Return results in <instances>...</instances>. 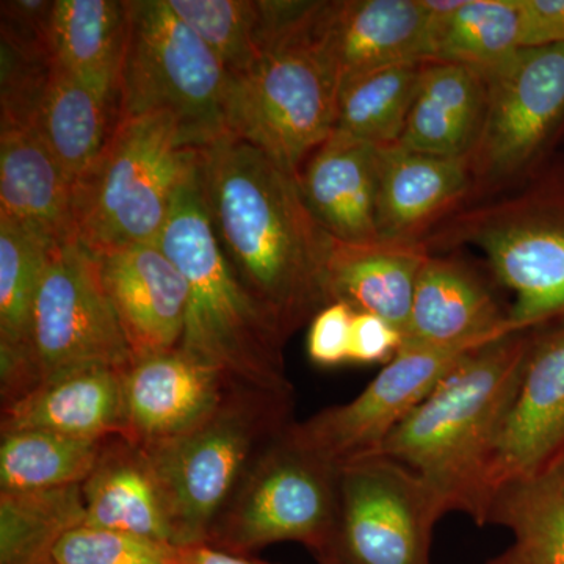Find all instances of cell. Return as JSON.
Masks as SVG:
<instances>
[{"label": "cell", "mask_w": 564, "mask_h": 564, "mask_svg": "<svg viewBox=\"0 0 564 564\" xmlns=\"http://www.w3.org/2000/svg\"><path fill=\"white\" fill-rule=\"evenodd\" d=\"M202 174L226 259L289 339L332 304L336 240L304 202L299 176L247 141L223 137L204 148Z\"/></svg>", "instance_id": "obj_1"}, {"label": "cell", "mask_w": 564, "mask_h": 564, "mask_svg": "<svg viewBox=\"0 0 564 564\" xmlns=\"http://www.w3.org/2000/svg\"><path fill=\"white\" fill-rule=\"evenodd\" d=\"M532 340L533 329H527L470 352L373 455L417 474L445 514L458 511L477 525H488L486 475Z\"/></svg>", "instance_id": "obj_2"}, {"label": "cell", "mask_w": 564, "mask_h": 564, "mask_svg": "<svg viewBox=\"0 0 564 564\" xmlns=\"http://www.w3.org/2000/svg\"><path fill=\"white\" fill-rule=\"evenodd\" d=\"M202 161L177 188L158 243L187 282L180 347L220 369L234 383L295 397L285 372L288 339L234 272L215 236Z\"/></svg>", "instance_id": "obj_3"}, {"label": "cell", "mask_w": 564, "mask_h": 564, "mask_svg": "<svg viewBox=\"0 0 564 564\" xmlns=\"http://www.w3.org/2000/svg\"><path fill=\"white\" fill-rule=\"evenodd\" d=\"M421 242L432 254L477 248L514 296L511 321L522 332L563 318L564 155L507 191L463 203Z\"/></svg>", "instance_id": "obj_4"}, {"label": "cell", "mask_w": 564, "mask_h": 564, "mask_svg": "<svg viewBox=\"0 0 564 564\" xmlns=\"http://www.w3.org/2000/svg\"><path fill=\"white\" fill-rule=\"evenodd\" d=\"M202 161L176 118H118L73 188L74 236L93 254L158 245L182 182Z\"/></svg>", "instance_id": "obj_5"}, {"label": "cell", "mask_w": 564, "mask_h": 564, "mask_svg": "<svg viewBox=\"0 0 564 564\" xmlns=\"http://www.w3.org/2000/svg\"><path fill=\"white\" fill-rule=\"evenodd\" d=\"M318 6L270 40L251 69L228 77L225 93L228 137L259 148L295 176L336 126L340 82L313 39Z\"/></svg>", "instance_id": "obj_6"}, {"label": "cell", "mask_w": 564, "mask_h": 564, "mask_svg": "<svg viewBox=\"0 0 564 564\" xmlns=\"http://www.w3.org/2000/svg\"><path fill=\"white\" fill-rule=\"evenodd\" d=\"M293 397L239 386L210 417L165 443L148 445L176 547L206 543L259 452L284 432Z\"/></svg>", "instance_id": "obj_7"}, {"label": "cell", "mask_w": 564, "mask_h": 564, "mask_svg": "<svg viewBox=\"0 0 564 564\" xmlns=\"http://www.w3.org/2000/svg\"><path fill=\"white\" fill-rule=\"evenodd\" d=\"M228 73L169 0H128V29L117 82L118 118L170 113L188 148L228 137Z\"/></svg>", "instance_id": "obj_8"}, {"label": "cell", "mask_w": 564, "mask_h": 564, "mask_svg": "<svg viewBox=\"0 0 564 564\" xmlns=\"http://www.w3.org/2000/svg\"><path fill=\"white\" fill-rule=\"evenodd\" d=\"M289 425L256 456L207 544L248 555L292 541L306 545L318 560L333 554L340 514L339 467L296 443Z\"/></svg>", "instance_id": "obj_9"}, {"label": "cell", "mask_w": 564, "mask_h": 564, "mask_svg": "<svg viewBox=\"0 0 564 564\" xmlns=\"http://www.w3.org/2000/svg\"><path fill=\"white\" fill-rule=\"evenodd\" d=\"M486 111L467 155L469 199L507 191L554 158L564 139V46L524 47L481 74Z\"/></svg>", "instance_id": "obj_10"}, {"label": "cell", "mask_w": 564, "mask_h": 564, "mask_svg": "<svg viewBox=\"0 0 564 564\" xmlns=\"http://www.w3.org/2000/svg\"><path fill=\"white\" fill-rule=\"evenodd\" d=\"M29 350L35 388L69 370H126L133 361L104 289L98 258L76 236L51 248L33 307Z\"/></svg>", "instance_id": "obj_11"}, {"label": "cell", "mask_w": 564, "mask_h": 564, "mask_svg": "<svg viewBox=\"0 0 564 564\" xmlns=\"http://www.w3.org/2000/svg\"><path fill=\"white\" fill-rule=\"evenodd\" d=\"M339 491L332 555L340 563L430 564L445 511L417 474L388 456H364L339 467Z\"/></svg>", "instance_id": "obj_12"}, {"label": "cell", "mask_w": 564, "mask_h": 564, "mask_svg": "<svg viewBox=\"0 0 564 564\" xmlns=\"http://www.w3.org/2000/svg\"><path fill=\"white\" fill-rule=\"evenodd\" d=\"M478 348L458 345L402 350L351 402L292 422L289 433L336 467L377 454L386 437Z\"/></svg>", "instance_id": "obj_13"}, {"label": "cell", "mask_w": 564, "mask_h": 564, "mask_svg": "<svg viewBox=\"0 0 564 564\" xmlns=\"http://www.w3.org/2000/svg\"><path fill=\"white\" fill-rule=\"evenodd\" d=\"M564 454V317L533 329L516 391L494 444L486 488L540 474ZM491 510V508H489Z\"/></svg>", "instance_id": "obj_14"}, {"label": "cell", "mask_w": 564, "mask_h": 564, "mask_svg": "<svg viewBox=\"0 0 564 564\" xmlns=\"http://www.w3.org/2000/svg\"><path fill=\"white\" fill-rule=\"evenodd\" d=\"M313 39L340 87L375 70L433 58L432 21L423 0H322Z\"/></svg>", "instance_id": "obj_15"}, {"label": "cell", "mask_w": 564, "mask_h": 564, "mask_svg": "<svg viewBox=\"0 0 564 564\" xmlns=\"http://www.w3.org/2000/svg\"><path fill=\"white\" fill-rule=\"evenodd\" d=\"M240 384L181 347L124 370L126 430L140 445L165 443L210 417Z\"/></svg>", "instance_id": "obj_16"}, {"label": "cell", "mask_w": 564, "mask_h": 564, "mask_svg": "<svg viewBox=\"0 0 564 564\" xmlns=\"http://www.w3.org/2000/svg\"><path fill=\"white\" fill-rule=\"evenodd\" d=\"M522 332L491 282L458 256L430 254L415 284L403 348L484 345ZM527 332V329H525Z\"/></svg>", "instance_id": "obj_17"}, {"label": "cell", "mask_w": 564, "mask_h": 564, "mask_svg": "<svg viewBox=\"0 0 564 564\" xmlns=\"http://www.w3.org/2000/svg\"><path fill=\"white\" fill-rule=\"evenodd\" d=\"M96 258L133 359L180 347L187 315V282L162 248L143 245Z\"/></svg>", "instance_id": "obj_18"}, {"label": "cell", "mask_w": 564, "mask_h": 564, "mask_svg": "<svg viewBox=\"0 0 564 564\" xmlns=\"http://www.w3.org/2000/svg\"><path fill=\"white\" fill-rule=\"evenodd\" d=\"M467 158H437L400 144L378 151L377 228L380 240H421L469 199Z\"/></svg>", "instance_id": "obj_19"}, {"label": "cell", "mask_w": 564, "mask_h": 564, "mask_svg": "<svg viewBox=\"0 0 564 564\" xmlns=\"http://www.w3.org/2000/svg\"><path fill=\"white\" fill-rule=\"evenodd\" d=\"M380 148L333 132L299 173L304 202L337 242L380 240L377 228Z\"/></svg>", "instance_id": "obj_20"}, {"label": "cell", "mask_w": 564, "mask_h": 564, "mask_svg": "<svg viewBox=\"0 0 564 564\" xmlns=\"http://www.w3.org/2000/svg\"><path fill=\"white\" fill-rule=\"evenodd\" d=\"M43 430L107 440L124 434V370L84 367L50 378L2 406L0 433Z\"/></svg>", "instance_id": "obj_21"}, {"label": "cell", "mask_w": 564, "mask_h": 564, "mask_svg": "<svg viewBox=\"0 0 564 564\" xmlns=\"http://www.w3.org/2000/svg\"><path fill=\"white\" fill-rule=\"evenodd\" d=\"M80 489L85 525L176 547L161 480L143 445L122 434L106 440Z\"/></svg>", "instance_id": "obj_22"}, {"label": "cell", "mask_w": 564, "mask_h": 564, "mask_svg": "<svg viewBox=\"0 0 564 564\" xmlns=\"http://www.w3.org/2000/svg\"><path fill=\"white\" fill-rule=\"evenodd\" d=\"M73 181L35 126H0V215L50 243L74 236Z\"/></svg>", "instance_id": "obj_23"}, {"label": "cell", "mask_w": 564, "mask_h": 564, "mask_svg": "<svg viewBox=\"0 0 564 564\" xmlns=\"http://www.w3.org/2000/svg\"><path fill=\"white\" fill-rule=\"evenodd\" d=\"M430 252L421 240L369 243L334 242L328 269L333 302L348 304L355 313H369L406 329L415 284Z\"/></svg>", "instance_id": "obj_24"}, {"label": "cell", "mask_w": 564, "mask_h": 564, "mask_svg": "<svg viewBox=\"0 0 564 564\" xmlns=\"http://www.w3.org/2000/svg\"><path fill=\"white\" fill-rule=\"evenodd\" d=\"M54 243L0 215V393L2 406L35 388L33 307Z\"/></svg>", "instance_id": "obj_25"}, {"label": "cell", "mask_w": 564, "mask_h": 564, "mask_svg": "<svg viewBox=\"0 0 564 564\" xmlns=\"http://www.w3.org/2000/svg\"><path fill=\"white\" fill-rule=\"evenodd\" d=\"M486 111V82L454 63L425 62L400 147L437 158H467Z\"/></svg>", "instance_id": "obj_26"}, {"label": "cell", "mask_w": 564, "mask_h": 564, "mask_svg": "<svg viewBox=\"0 0 564 564\" xmlns=\"http://www.w3.org/2000/svg\"><path fill=\"white\" fill-rule=\"evenodd\" d=\"M117 121V95L52 65L36 129L73 184L98 158Z\"/></svg>", "instance_id": "obj_27"}, {"label": "cell", "mask_w": 564, "mask_h": 564, "mask_svg": "<svg viewBox=\"0 0 564 564\" xmlns=\"http://www.w3.org/2000/svg\"><path fill=\"white\" fill-rule=\"evenodd\" d=\"M432 21V62L486 74L522 47L521 0H423Z\"/></svg>", "instance_id": "obj_28"}, {"label": "cell", "mask_w": 564, "mask_h": 564, "mask_svg": "<svg viewBox=\"0 0 564 564\" xmlns=\"http://www.w3.org/2000/svg\"><path fill=\"white\" fill-rule=\"evenodd\" d=\"M128 29V0H57L52 63L99 90L117 95Z\"/></svg>", "instance_id": "obj_29"}, {"label": "cell", "mask_w": 564, "mask_h": 564, "mask_svg": "<svg viewBox=\"0 0 564 564\" xmlns=\"http://www.w3.org/2000/svg\"><path fill=\"white\" fill-rule=\"evenodd\" d=\"M488 524L513 533L522 564H564V454L496 494Z\"/></svg>", "instance_id": "obj_30"}, {"label": "cell", "mask_w": 564, "mask_h": 564, "mask_svg": "<svg viewBox=\"0 0 564 564\" xmlns=\"http://www.w3.org/2000/svg\"><path fill=\"white\" fill-rule=\"evenodd\" d=\"M84 524L80 485L0 492V564H52L62 538Z\"/></svg>", "instance_id": "obj_31"}, {"label": "cell", "mask_w": 564, "mask_h": 564, "mask_svg": "<svg viewBox=\"0 0 564 564\" xmlns=\"http://www.w3.org/2000/svg\"><path fill=\"white\" fill-rule=\"evenodd\" d=\"M0 434V492L82 485L106 443V440H80L43 430Z\"/></svg>", "instance_id": "obj_32"}, {"label": "cell", "mask_w": 564, "mask_h": 564, "mask_svg": "<svg viewBox=\"0 0 564 564\" xmlns=\"http://www.w3.org/2000/svg\"><path fill=\"white\" fill-rule=\"evenodd\" d=\"M423 63L392 66L356 77L340 87L334 132L377 148L402 140L417 93Z\"/></svg>", "instance_id": "obj_33"}, {"label": "cell", "mask_w": 564, "mask_h": 564, "mask_svg": "<svg viewBox=\"0 0 564 564\" xmlns=\"http://www.w3.org/2000/svg\"><path fill=\"white\" fill-rule=\"evenodd\" d=\"M174 13L214 52L228 77L261 58L258 0H169Z\"/></svg>", "instance_id": "obj_34"}, {"label": "cell", "mask_w": 564, "mask_h": 564, "mask_svg": "<svg viewBox=\"0 0 564 564\" xmlns=\"http://www.w3.org/2000/svg\"><path fill=\"white\" fill-rule=\"evenodd\" d=\"M177 552L172 544L84 524L62 538L52 564H176Z\"/></svg>", "instance_id": "obj_35"}, {"label": "cell", "mask_w": 564, "mask_h": 564, "mask_svg": "<svg viewBox=\"0 0 564 564\" xmlns=\"http://www.w3.org/2000/svg\"><path fill=\"white\" fill-rule=\"evenodd\" d=\"M352 315L355 311L343 302H333L315 315L307 333L311 362L325 369L348 362Z\"/></svg>", "instance_id": "obj_36"}, {"label": "cell", "mask_w": 564, "mask_h": 564, "mask_svg": "<svg viewBox=\"0 0 564 564\" xmlns=\"http://www.w3.org/2000/svg\"><path fill=\"white\" fill-rule=\"evenodd\" d=\"M402 348L403 334L392 323L369 313L352 315L348 362L358 366H386Z\"/></svg>", "instance_id": "obj_37"}, {"label": "cell", "mask_w": 564, "mask_h": 564, "mask_svg": "<svg viewBox=\"0 0 564 564\" xmlns=\"http://www.w3.org/2000/svg\"><path fill=\"white\" fill-rule=\"evenodd\" d=\"M522 47L564 46V0H521Z\"/></svg>", "instance_id": "obj_38"}, {"label": "cell", "mask_w": 564, "mask_h": 564, "mask_svg": "<svg viewBox=\"0 0 564 564\" xmlns=\"http://www.w3.org/2000/svg\"><path fill=\"white\" fill-rule=\"evenodd\" d=\"M176 564H269L252 560L248 555L223 551L215 545L202 543L180 547Z\"/></svg>", "instance_id": "obj_39"}, {"label": "cell", "mask_w": 564, "mask_h": 564, "mask_svg": "<svg viewBox=\"0 0 564 564\" xmlns=\"http://www.w3.org/2000/svg\"><path fill=\"white\" fill-rule=\"evenodd\" d=\"M488 564H522V562L518 554H516L514 549L510 547L508 551H505L502 555L491 560Z\"/></svg>", "instance_id": "obj_40"}, {"label": "cell", "mask_w": 564, "mask_h": 564, "mask_svg": "<svg viewBox=\"0 0 564 564\" xmlns=\"http://www.w3.org/2000/svg\"><path fill=\"white\" fill-rule=\"evenodd\" d=\"M321 564H344L340 563L339 560L336 558V556H326V558L321 560Z\"/></svg>", "instance_id": "obj_41"}]
</instances>
